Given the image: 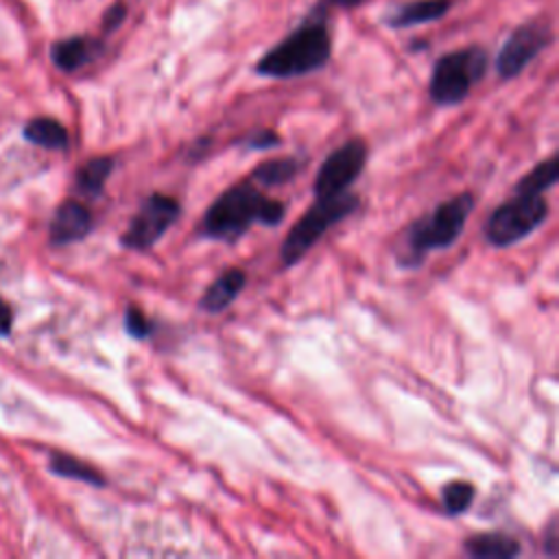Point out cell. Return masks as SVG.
I'll list each match as a JSON object with an SVG mask.
<instances>
[{
	"label": "cell",
	"instance_id": "obj_1",
	"mask_svg": "<svg viewBox=\"0 0 559 559\" xmlns=\"http://www.w3.org/2000/svg\"><path fill=\"white\" fill-rule=\"evenodd\" d=\"M282 218L284 203L269 199L249 179L216 197V201L203 214L201 234L212 240L234 242L249 229V225L262 223L275 227L282 223Z\"/></svg>",
	"mask_w": 559,
	"mask_h": 559
},
{
	"label": "cell",
	"instance_id": "obj_2",
	"mask_svg": "<svg viewBox=\"0 0 559 559\" xmlns=\"http://www.w3.org/2000/svg\"><path fill=\"white\" fill-rule=\"evenodd\" d=\"M332 55L330 31L321 17H310L271 50H266L258 63L255 72L271 79H293L304 76L323 68Z\"/></svg>",
	"mask_w": 559,
	"mask_h": 559
},
{
	"label": "cell",
	"instance_id": "obj_3",
	"mask_svg": "<svg viewBox=\"0 0 559 559\" xmlns=\"http://www.w3.org/2000/svg\"><path fill=\"white\" fill-rule=\"evenodd\" d=\"M474 207V197L461 192L443 203H439L428 216L415 221L406 231L404 245L400 249L402 266H417L428 251L448 249L454 245L467 223V216Z\"/></svg>",
	"mask_w": 559,
	"mask_h": 559
},
{
	"label": "cell",
	"instance_id": "obj_4",
	"mask_svg": "<svg viewBox=\"0 0 559 559\" xmlns=\"http://www.w3.org/2000/svg\"><path fill=\"white\" fill-rule=\"evenodd\" d=\"M487 63V50L480 46H467L439 57L430 72V100L441 107L459 105L467 98L472 87L485 76Z\"/></svg>",
	"mask_w": 559,
	"mask_h": 559
},
{
	"label": "cell",
	"instance_id": "obj_5",
	"mask_svg": "<svg viewBox=\"0 0 559 559\" xmlns=\"http://www.w3.org/2000/svg\"><path fill=\"white\" fill-rule=\"evenodd\" d=\"M356 207L358 197L347 190L334 197H317V201L297 218V223L286 234L280 251L282 264L286 269L297 264L332 225L349 216Z\"/></svg>",
	"mask_w": 559,
	"mask_h": 559
},
{
	"label": "cell",
	"instance_id": "obj_6",
	"mask_svg": "<svg viewBox=\"0 0 559 559\" xmlns=\"http://www.w3.org/2000/svg\"><path fill=\"white\" fill-rule=\"evenodd\" d=\"M548 218V201L544 194L515 192L500 203L485 221V240L493 247H511L531 236Z\"/></svg>",
	"mask_w": 559,
	"mask_h": 559
},
{
	"label": "cell",
	"instance_id": "obj_7",
	"mask_svg": "<svg viewBox=\"0 0 559 559\" xmlns=\"http://www.w3.org/2000/svg\"><path fill=\"white\" fill-rule=\"evenodd\" d=\"M179 214H181V207L177 199L153 192L151 197L144 199V203L131 218L127 231L120 238V245L133 251L151 249L168 231V227L179 218Z\"/></svg>",
	"mask_w": 559,
	"mask_h": 559
},
{
	"label": "cell",
	"instance_id": "obj_8",
	"mask_svg": "<svg viewBox=\"0 0 559 559\" xmlns=\"http://www.w3.org/2000/svg\"><path fill=\"white\" fill-rule=\"evenodd\" d=\"M367 162V144L358 138L347 140L332 151L321 164L314 179V197H334L345 192L362 173Z\"/></svg>",
	"mask_w": 559,
	"mask_h": 559
},
{
	"label": "cell",
	"instance_id": "obj_9",
	"mask_svg": "<svg viewBox=\"0 0 559 559\" xmlns=\"http://www.w3.org/2000/svg\"><path fill=\"white\" fill-rule=\"evenodd\" d=\"M550 41L552 31L544 22H526L515 26L498 50L496 72L502 79L518 76Z\"/></svg>",
	"mask_w": 559,
	"mask_h": 559
},
{
	"label": "cell",
	"instance_id": "obj_10",
	"mask_svg": "<svg viewBox=\"0 0 559 559\" xmlns=\"http://www.w3.org/2000/svg\"><path fill=\"white\" fill-rule=\"evenodd\" d=\"M92 225H94V218L90 210L83 203L68 199L57 207L50 221V231H48L50 245L63 247V245L83 240L92 231Z\"/></svg>",
	"mask_w": 559,
	"mask_h": 559
},
{
	"label": "cell",
	"instance_id": "obj_11",
	"mask_svg": "<svg viewBox=\"0 0 559 559\" xmlns=\"http://www.w3.org/2000/svg\"><path fill=\"white\" fill-rule=\"evenodd\" d=\"M103 52V44L94 37L74 35L66 39H57L50 46V61L61 72H74L87 63H92Z\"/></svg>",
	"mask_w": 559,
	"mask_h": 559
},
{
	"label": "cell",
	"instance_id": "obj_12",
	"mask_svg": "<svg viewBox=\"0 0 559 559\" xmlns=\"http://www.w3.org/2000/svg\"><path fill=\"white\" fill-rule=\"evenodd\" d=\"M245 271L240 269H227L223 271L207 288L205 293L201 295L199 299V308L210 312V314H216V312H223L227 306L234 304V299L238 297V293L245 288Z\"/></svg>",
	"mask_w": 559,
	"mask_h": 559
},
{
	"label": "cell",
	"instance_id": "obj_13",
	"mask_svg": "<svg viewBox=\"0 0 559 559\" xmlns=\"http://www.w3.org/2000/svg\"><path fill=\"white\" fill-rule=\"evenodd\" d=\"M452 7V0H413L397 7L391 15L384 17V24L391 28H406L417 24H428L441 20Z\"/></svg>",
	"mask_w": 559,
	"mask_h": 559
},
{
	"label": "cell",
	"instance_id": "obj_14",
	"mask_svg": "<svg viewBox=\"0 0 559 559\" xmlns=\"http://www.w3.org/2000/svg\"><path fill=\"white\" fill-rule=\"evenodd\" d=\"M520 550L518 539L507 533H478L463 542V552L474 559H513Z\"/></svg>",
	"mask_w": 559,
	"mask_h": 559
},
{
	"label": "cell",
	"instance_id": "obj_15",
	"mask_svg": "<svg viewBox=\"0 0 559 559\" xmlns=\"http://www.w3.org/2000/svg\"><path fill=\"white\" fill-rule=\"evenodd\" d=\"M22 135L31 144H37V146H44V148H52V151L66 148L68 142H70V135H68L66 127L59 120L48 118V116H39V118L28 120L24 124V129H22Z\"/></svg>",
	"mask_w": 559,
	"mask_h": 559
},
{
	"label": "cell",
	"instance_id": "obj_16",
	"mask_svg": "<svg viewBox=\"0 0 559 559\" xmlns=\"http://www.w3.org/2000/svg\"><path fill=\"white\" fill-rule=\"evenodd\" d=\"M48 469L55 476L81 480V483H87V485H94V487H103L107 483L96 467H92V465H87V463H83V461H79V459H74L70 454H61V452H55L50 456Z\"/></svg>",
	"mask_w": 559,
	"mask_h": 559
},
{
	"label": "cell",
	"instance_id": "obj_17",
	"mask_svg": "<svg viewBox=\"0 0 559 559\" xmlns=\"http://www.w3.org/2000/svg\"><path fill=\"white\" fill-rule=\"evenodd\" d=\"M114 170V159L111 157H94L90 162H85L79 170H76V188L81 194L85 197H100L109 175Z\"/></svg>",
	"mask_w": 559,
	"mask_h": 559
},
{
	"label": "cell",
	"instance_id": "obj_18",
	"mask_svg": "<svg viewBox=\"0 0 559 559\" xmlns=\"http://www.w3.org/2000/svg\"><path fill=\"white\" fill-rule=\"evenodd\" d=\"M299 159L297 157H282V159H269V162H262L260 166L253 168L251 173V181L260 183V186H266V188H273V186H282L286 181H290L297 170H299Z\"/></svg>",
	"mask_w": 559,
	"mask_h": 559
},
{
	"label": "cell",
	"instance_id": "obj_19",
	"mask_svg": "<svg viewBox=\"0 0 559 559\" xmlns=\"http://www.w3.org/2000/svg\"><path fill=\"white\" fill-rule=\"evenodd\" d=\"M559 177V157L552 155L546 162L537 164L533 170H528L518 183L515 192H533V194H544L548 188L555 186Z\"/></svg>",
	"mask_w": 559,
	"mask_h": 559
},
{
	"label": "cell",
	"instance_id": "obj_20",
	"mask_svg": "<svg viewBox=\"0 0 559 559\" xmlns=\"http://www.w3.org/2000/svg\"><path fill=\"white\" fill-rule=\"evenodd\" d=\"M476 491L474 485L465 483V480H452L441 489V502H443V511L448 515H459L463 511L469 509L472 500H474Z\"/></svg>",
	"mask_w": 559,
	"mask_h": 559
},
{
	"label": "cell",
	"instance_id": "obj_21",
	"mask_svg": "<svg viewBox=\"0 0 559 559\" xmlns=\"http://www.w3.org/2000/svg\"><path fill=\"white\" fill-rule=\"evenodd\" d=\"M124 328H127L129 336H133V338H146V336H151V330H153L146 314L135 306H127Z\"/></svg>",
	"mask_w": 559,
	"mask_h": 559
},
{
	"label": "cell",
	"instance_id": "obj_22",
	"mask_svg": "<svg viewBox=\"0 0 559 559\" xmlns=\"http://www.w3.org/2000/svg\"><path fill=\"white\" fill-rule=\"evenodd\" d=\"M124 17H127V4H124V2H114V4H111L109 9H105V13H103V20H100L103 31H105V33L116 31L118 26H122Z\"/></svg>",
	"mask_w": 559,
	"mask_h": 559
},
{
	"label": "cell",
	"instance_id": "obj_23",
	"mask_svg": "<svg viewBox=\"0 0 559 559\" xmlns=\"http://www.w3.org/2000/svg\"><path fill=\"white\" fill-rule=\"evenodd\" d=\"M282 140L275 131H269V129H262V131H255L253 135H249L245 140V146L251 148V151H264V148H273L277 146Z\"/></svg>",
	"mask_w": 559,
	"mask_h": 559
},
{
	"label": "cell",
	"instance_id": "obj_24",
	"mask_svg": "<svg viewBox=\"0 0 559 559\" xmlns=\"http://www.w3.org/2000/svg\"><path fill=\"white\" fill-rule=\"evenodd\" d=\"M11 328H13V312H11V306L0 297V336L11 334Z\"/></svg>",
	"mask_w": 559,
	"mask_h": 559
},
{
	"label": "cell",
	"instance_id": "obj_25",
	"mask_svg": "<svg viewBox=\"0 0 559 559\" xmlns=\"http://www.w3.org/2000/svg\"><path fill=\"white\" fill-rule=\"evenodd\" d=\"M557 522L552 520L550 524H548V528H546V535H544V544H546V555H550V557H555L557 555Z\"/></svg>",
	"mask_w": 559,
	"mask_h": 559
},
{
	"label": "cell",
	"instance_id": "obj_26",
	"mask_svg": "<svg viewBox=\"0 0 559 559\" xmlns=\"http://www.w3.org/2000/svg\"><path fill=\"white\" fill-rule=\"evenodd\" d=\"M334 7H341V9H354V7H358L360 2H365V0H330Z\"/></svg>",
	"mask_w": 559,
	"mask_h": 559
}]
</instances>
